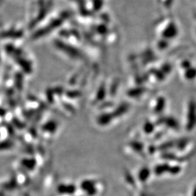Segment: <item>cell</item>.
Instances as JSON below:
<instances>
[{
  "label": "cell",
  "instance_id": "5",
  "mask_svg": "<svg viewBox=\"0 0 196 196\" xmlns=\"http://www.w3.org/2000/svg\"><path fill=\"white\" fill-rule=\"evenodd\" d=\"M169 171V172H171L172 174H178L179 172H180V168L179 166L170 167Z\"/></svg>",
  "mask_w": 196,
  "mask_h": 196
},
{
  "label": "cell",
  "instance_id": "6",
  "mask_svg": "<svg viewBox=\"0 0 196 196\" xmlns=\"http://www.w3.org/2000/svg\"><path fill=\"white\" fill-rule=\"evenodd\" d=\"M192 196H196V187L195 188V190H194V192H193V194H192Z\"/></svg>",
  "mask_w": 196,
  "mask_h": 196
},
{
  "label": "cell",
  "instance_id": "4",
  "mask_svg": "<svg viewBox=\"0 0 196 196\" xmlns=\"http://www.w3.org/2000/svg\"><path fill=\"white\" fill-rule=\"evenodd\" d=\"M166 124L172 128H177L178 126L177 122V121L174 120V118H168V120L166 121Z\"/></svg>",
  "mask_w": 196,
  "mask_h": 196
},
{
  "label": "cell",
  "instance_id": "3",
  "mask_svg": "<svg viewBox=\"0 0 196 196\" xmlns=\"http://www.w3.org/2000/svg\"><path fill=\"white\" fill-rule=\"evenodd\" d=\"M169 169V166L167 164H163V165H160L156 168V173L157 174H161L164 172V171H166Z\"/></svg>",
  "mask_w": 196,
  "mask_h": 196
},
{
  "label": "cell",
  "instance_id": "1",
  "mask_svg": "<svg viewBox=\"0 0 196 196\" xmlns=\"http://www.w3.org/2000/svg\"><path fill=\"white\" fill-rule=\"evenodd\" d=\"M193 103H191L189 107V111H188V123L187 126L190 129H192L195 125L196 121L195 116V108Z\"/></svg>",
  "mask_w": 196,
  "mask_h": 196
},
{
  "label": "cell",
  "instance_id": "2",
  "mask_svg": "<svg viewBox=\"0 0 196 196\" xmlns=\"http://www.w3.org/2000/svg\"><path fill=\"white\" fill-rule=\"evenodd\" d=\"M196 76V69L195 68H188L186 71L185 77L187 79H193Z\"/></svg>",
  "mask_w": 196,
  "mask_h": 196
}]
</instances>
